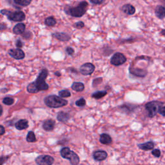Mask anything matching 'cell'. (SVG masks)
Segmentation results:
<instances>
[{
	"label": "cell",
	"instance_id": "cell-41",
	"mask_svg": "<svg viewBox=\"0 0 165 165\" xmlns=\"http://www.w3.org/2000/svg\"><path fill=\"white\" fill-rule=\"evenodd\" d=\"M55 75L57 76H58V77L61 76V74H60V73L59 72H55Z\"/></svg>",
	"mask_w": 165,
	"mask_h": 165
},
{
	"label": "cell",
	"instance_id": "cell-37",
	"mask_svg": "<svg viewBox=\"0 0 165 165\" xmlns=\"http://www.w3.org/2000/svg\"><path fill=\"white\" fill-rule=\"evenodd\" d=\"M7 159H8V157H0V165L4 163Z\"/></svg>",
	"mask_w": 165,
	"mask_h": 165
},
{
	"label": "cell",
	"instance_id": "cell-19",
	"mask_svg": "<svg viewBox=\"0 0 165 165\" xmlns=\"http://www.w3.org/2000/svg\"><path fill=\"white\" fill-rule=\"evenodd\" d=\"M57 119L60 122L66 123L70 119V115L69 113L65 112H60L57 113Z\"/></svg>",
	"mask_w": 165,
	"mask_h": 165
},
{
	"label": "cell",
	"instance_id": "cell-5",
	"mask_svg": "<svg viewBox=\"0 0 165 165\" xmlns=\"http://www.w3.org/2000/svg\"><path fill=\"white\" fill-rule=\"evenodd\" d=\"M61 156L65 159H68L72 165L78 164L79 163V157L76 154V153L72 151L68 147H64L60 151Z\"/></svg>",
	"mask_w": 165,
	"mask_h": 165
},
{
	"label": "cell",
	"instance_id": "cell-40",
	"mask_svg": "<svg viewBox=\"0 0 165 165\" xmlns=\"http://www.w3.org/2000/svg\"><path fill=\"white\" fill-rule=\"evenodd\" d=\"M2 113H3V108H2V107H1V106L0 105V116H1Z\"/></svg>",
	"mask_w": 165,
	"mask_h": 165
},
{
	"label": "cell",
	"instance_id": "cell-27",
	"mask_svg": "<svg viewBox=\"0 0 165 165\" xmlns=\"http://www.w3.org/2000/svg\"><path fill=\"white\" fill-rule=\"evenodd\" d=\"M59 96H60L61 97L65 98V97H71V94L68 90H61L59 92Z\"/></svg>",
	"mask_w": 165,
	"mask_h": 165
},
{
	"label": "cell",
	"instance_id": "cell-4",
	"mask_svg": "<svg viewBox=\"0 0 165 165\" xmlns=\"http://www.w3.org/2000/svg\"><path fill=\"white\" fill-rule=\"evenodd\" d=\"M0 13L3 15L6 16L10 21L15 22H21L25 20V14L21 10L17 11H10L6 9H3L0 11Z\"/></svg>",
	"mask_w": 165,
	"mask_h": 165
},
{
	"label": "cell",
	"instance_id": "cell-10",
	"mask_svg": "<svg viewBox=\"0 0 165 165\" xmlns=\"http://www.w3.org/2000/svg\"><path fill=\"white\" fill-rule=\"evenodd\" d=\"M8 53L11 57L16 59V60H22L25 56L23 51L20 49H10L9 50Z\"/></svg>",
	"mask_w": 165,
	"mask_h": 165
},
{
	"label": "cell",
	"instance_id": "cell-28",
	"mask_svg": "<svg viewBox=\"0 0 165 165\" xmlns=\"http://www.w3.org/2000/svg\"><path fill=\"white\" fill-rule=\"evenodd\" d=\"M14 100L12 97H7L3 99V102L6 105H11L14 103Z\"/></svg>",
	"mask_w": 165,
	"mask_h": 165
},
{
	"label": "cell",
	"instance_id": "cell-33",
	"mask_svg": "<svg viewBox=\"0 0 165 165\" xmlns=\"http://www.w3.org/2000/svg\"><path fill=\"white\" fill-rule=\"evenodd\" d=\"M90 1L92 3H93V4L99 5L103 3L105 1V0H90Z\"/></svg>",
	"mask_w": 165,
	"mask_h": 165
},
{
	"label": "cell",
	"instance_id": "cell-23",
	"mask_svg": "<svg viewBox=\"0 0 165 165\" xmlns=\"http://www.w3.org/2000/svg\"><path fill=\"white\" fill-rule=\"evenodd\" d=\"M32 0H14L15 4L21 7H27L31 4Z\"/></svg>",
	"mask_w": 165,
	"mask_h": 165
},
{
	"label": "cell",
	"instance_id": "cell-16",
	"mask_svg": "<svg viewBox=\"0 0 165 165\" xmlns=\"http://www.w3.org/2000/svg\"><path fill=\"white\" fill-rule=\"evenodd\" d=\"M100 141L101 143L103 145H109L112 143V137L107 134H102L100 135Z\"/></svg>",
	"mask_w": 165,
	"mask_h": 165
},
{
	"label": "cell",
	"instance_id": "cell-20",
	"mask_svg": "<svg viewBox=\"0 0 165 165\" xmlns=\"http://www.w3.org/2000/svg\"><path fill=\"white\" fill-rule=\"evenodd\" d=\"M138 147L141 150H145V151H147V150H151L154 148V143H153L152 141L146 142L142 144H139Z\"/></svg>",
	"mask_w": 165,
	"mask_h": 165
},
{
	"label": "cell",
	"instance_id": "cell-21",
	"mask_svg": "<svg viewBox=\"0 0 165 165\" xmlns=\"http://www.w3.org/2000/svg\"><path fill=\"white\" fill-rule=\"evenodd\" d=\"M72 89L76 92H82L85 89V85L82 83L74 82L72 85Z\"/></svg>",
	"mask_w": 165,
	"mask_h": 165
},
{
	"label": "cell",
	"instance_id": "cell-38",
	"mask_svg": "<svg viewBox=\"0 0 165 165\" xmlns=\"http://www.w3.org/2000/svg\"><path fill=\"white\" fill-rule=\"evenodd\" d=\"M5 133V128L3 127V126L0 125V135H2Z\"/></svg>",
	"mask_w": 165,
	"mask_h": 165
},
{
	"label": "cell",
	"instance_id": "cell-6",
	"mask_svg": "<svg viewBox=\"0 0 165 165\" xmlns=\"http://www.w3.org/2000/svg\"><path fill=\"white\" fill-rule=\"evenodd\" d=\"M163 105V102L159 101H151L145 105V109L148 111L149 117H153L158 112L159 109Z\"/></svg>",
	"mask_w": 165,
	"mask_h": 165
},
{
	"label": "cell",
	"instance_id": "cell-32",
	"mask_svg": "<svg viewBox=\"0 0 165 165\" xmlns=\"http://www.w3.org/2000/svg\"><path fill=\"white\" fill-rule=\"evenodd\" d=\"M66 52H67V53L68 55H70V56H72V55L74 53V50L71 48V47H67V48L66 49Z\"/></svg>",
	"mask_w": 165,
	"mask_h": 165
},
{
	"label": "cell",
	"instance_id": "cell-13",
	"mask_svg": "<svg viewBox=\"0 0 165 165\" xmlns=\"http://www.w3.org/2000/svg\"><path fill=\"white\" fill-rule=\"evenodd\" d=\"M121 10L128 15H132L135 12V7L130 4H126L123 5L121 7Z\"/></svg>",
	"mask_w": 165,
	"mask_h": 165
},
{
	"label": "cell",
	"instance_id": "cell-18",
	"mask_svg": "<svg viewBox=\"0 0 165 165\" xmlns=\"http://www.w3.org/2000/svg\"><path fill=\"white\" fill-rule=\"evenodd\" d=\"M25 25L24 23H17L13 28V32L15 34H21L25 32Z\"/></svg>",
	"mask_w": 165,
	"mask_h": 165
},
{
	"label": "cell",
	"instance_id": "cell-3",
	"mask_svg": "<svg viewBox=\"0 0 165 165\" xmlns=\"http://www.w3.org/2000/svg\"><path fill=\"white\" fill-rule=\"evenodd\" d=\"M88 7V3L85 1L81 2L79 4L75 7H69L65 9L66 13L71 16L76 17H80L85 14Z\"/></svg>",
	"mask_w": 165,
	"mask_h": 165
},
{
	"label": "cell",
	"instance_id": "cell-39",
	"mask_svg": "<svg viewBox=\"0 0 165 165\" xmlns=\"http://www.w3.org/2000/svg\"><path fill=\"white\" fill-rule=\"evenodd\" d=\"M7 28L6 25L3 23H0V31H3Z\"/></svg>",
	"mask_w": 165,
	"mask_h": 165
},
{
	"label": "cell",
	"instance_id": "cell-35",
	"mask_svg": "<svg viewBox=\"0 0 165 165\" xmlns=\"http://www.w3.org/2000/svg\"><path fill=\"white\" fill-rule=\"evenodd\" d=\"M158 112L163 116H165V107H161L158 110Z\"/></svg>",
	"mask_w": 165,
	"mask_h": 165
},
{
	"label": "cell",
	"instance_id": "cell-26",
	"mask_svg": "<svg viewBox=\"0 0 165 165\" xmlns=\"http://www.w3.org/2000/svg\"><path fill=\"white\" fill-rule=\"evenodd\" d=\"M130 73L132 74L135 76H140V77H145V75L142 74V73H145V74H146V72H145L142 70H139V69H130Z\"/></svg>",
	"mask_w": 165,
	"mask_h": 165
},
{
	"label": "cell",
	"instance_id": "cell-1",
	"mask_svg": "<svg viewBox=\"0 0 165 165\" xmlns=\"http://www.w3.org/2000/svg\"><path fill=\"white\" fill-rule=\"evenodd\" d=\"M49 72L47 69L44 68L41 70L39 74L35 81L29 84L27 86V90L29 93L35 94L39 91L47 90L49 89V85L45 82V79L48 76Z\"/></svg>",
	"mask_w": 165,
	"mask_h": 165
},
{
	"label": "cell",
	"instance_id": "cell-14",
	"mask_svg": "<svg viewBox=\"0 0 165 165\" xmlns=\"http://www.w3.org/2000/svg\"><path fill=\"white\" fill-rule=\"evenodd\" d=\"M28 126V121L26 119H21L18 121L15 124V127L16 129L19 130H23L26 129Z\"/></svg>",
	"mask_w": 165,
	"mask_h": 165
},
{
	"label": "cell",
	"instance_id": "cell-22",
	"mask_svg": "<svg viewBox=\"0 0 165 165\" xmlns=\"http://www.w3.org/2000/svg\"><path fill=\"white\" fill-rule=\"evenodd\" d=\"M107 94V92L106 90L97 91L96 92H94L92 95V97L94 99H96V100H100V99L105 96Z\"/></svg>",
	"mask_w": 165,
	"mask_h": 165
},
{
	"label": "cell",
	"instance_id": "cell-9",
	"mask_svg": "<svg viewBox=\"0 0 165 165\" xmlns=\"http://www.w3.org/2000/svg\"><path fill=\"white\" fill-rule=\"evenodd\" d=\"M95 70V67L93 64L87 63L81 66L79 68L80 73L84 76H88L92 74Z\"/></svg>",
	"mask_w": 165,
	"mask_h": 165
},
{
	"label": "cell",
	"instance_id": "cell-42",
	"mask_svg": "<svg viewBox=\"0 0 165 165\" xmlns=\"http://www.w3.org/2000/svg\"><path fill=\"white\" fill-rule=\"evenodd\" d=\"M161 34H162L163 36H165V29H164V30H163V31H161Z\"/></svg>",
	"mask_w": 165,
	"mask_h": 165
},
{
	"label": "cell",
	"instance_id": "cell-2",
	"mask_svg": "<svg viewBox=\"0 0 165 165\" xmlns=\"http://www.w3.org/2000/svg\"><path fill=\"white\" fill-rule=\"evenodd\" d=\"M45 105L50 108H60L64 107L68 104V101L63 97L57 96L56 95H51L45 98L44 100Z\"/></svg>",
	"mask_w": 165,
	"mask_h": 165
},
{
	"label": "cell",
	"instance_id": "cell-8",
	"mask_svg": "<svg viewBox=\"0 0 165 165\" xmlns=\"http://www.w3.org/2000/svg\"><path fill=\"white\" fill-rule=\"evenodd\" d=\"M36 164L39 165H51L54 162L52 157L47 155H41L38 156L35 160Z\"/></svg>",
	"mask_w": 165,
	"mask_h": 165
},
{
	"label": "cell",
	"instance_id": "cell-31",
	"mask_svg": "<svg viewBox=\"0 0 165 165\" xmlns=\"http://www.w3.org/2000/svg\"><path fill=\"white\" fill-rule=\"evenodd\" d=\"M152 154L156 157H159L161 156V151L159 149L153 150L152 152Z\"/></svg>",
	"mask_w": 165,
	"mask_h": 165
},
{
	"label": "cell",
	"instance_id": "cell-17",
	"mask_svg": "<svg viewBox=\"0 0 165 165\" xmlns=\"http://www.w3.org/2000/svg\"><path fill=\"white\" fill-rule=\"evenodd\" d=\"M55 126L54 121L49 119L45 121L43 124V129L46 131H52Z\"/></svg>",
	"mask_w": 165,
	"mask_h": 165
},
{
	"label": "cell",
	"instance_id": "cell-36",
	"mask_svg": "<svg viewBox=\"0 0 165 165\" xmlns=\"http://www.w3.org/2000/svg\"><path fill=\"white\" fill-rule=\"evenodd\" d=\"M23 42H22L20 39H17V41L16 42V45L17 47V48H21L23 47Z\"/></svg>",
	"mask_w": 165,
	"mask_h": 165
},
{
	"label": "cell",
	"instance_id": "cell-34",
	"mask_svg": "<svg viewBox=\"0 0 165 165\" xmlns=\"http://www.w3.org/2000/svg\"><path fill=\"white\" fill-rule=\"evenodd\" d=\"M24 34L23 35V37L25 39H29L31 37V33L30 32H24Z\"/></svg>",
	"mask_w": 165,
	"mask_h": 165
},
{
	"label": "cell",
	"instance_id": "cell-15",
	"mask_svg": "<svg viewBox=\"0 0 165 165\" xmlns=\"http://www.w3.org/2000/svg\"><path fill=\"white\" fill-rule=\"evenodd\" d=\"M156 16L160 20H162L165 17V8L164 7L159 5L156 8L155 10Z\"/></svg>",
	"mask_w": 165,
	"mask_h": 165
},
{
	"label": "cell",
	"instance_id": "cell-25",
	"mask_svg": "<svg viewBox=\"0 0 165 165\" xmlns=\"http://www.w3.org/2000/svg\"><path fill=\"white\" fill-rule=\"evenodd\" d=\"M27 141L29 142H34L36 141V137L34 133L32 131L28 132V133L27 135Z\"/></svg>",
	"mask_w": 165,
	"mask_h": 165
},
{
	"label": "cell",
	"instance_id": "cell-7",
	"mask_svg": "<svg viewBox=\"0 0 165 165\" xmlns=\"http://www.w3.org/2000/svg\"><path fill=\"white\" fill-rule=\"evenodd\" d=\"M126 61V57L121 53L117 52L112 57L110 63L114 66H119L124 64Z\"/></svg>",
	"mask_w": 165,
	"mask_h": 165
},
{
	"label": "cell",
	"instance_id": "cell-12",
	"mask_svg": "<svg viewBox=\"0 0 165 165\" xmlns=\"http://www.w3.org/2000/svg\"><path fill=\"white\" fill-rule=\"evenodd\" d=\"M52 36L61 41H68L71 39V36L63 32L54 33L52 34Z\"/></svg>",
	"mask_w": 165,
	"mask_h": 165
},
{
	"label": "cell",
	"instance_id": "cell-11",
	"mask_svg": "<svg viewBox=\"0 0 165 165\" xmlns=\"http://www.w3.org/2000/svg\"><path fill=\"white\" fill-rule=\"evenodd\" d=\"M108 156L107 153L103 150H98L96 151L93 154L94 159L97 161H102L105 160Z\"/></svg>",
	"mask_w": 165,
	"mask_h": 165
},
{
	"label": "cell",
	"instance_id": "cell-24",
	"mask_svg": "<svg viewBox=\"0 0 165 165\" xmlns=\"http://www.w3.org/2000/svg\"><path fill=\"white\" fill-rule=\"evenodd\" d=\"M45 23L46 25L49 27H53L56 24V20H55L54 17H47L45 20Z\"/></svg>",
	"mask_w": 165,
	"mask_h": 165
},
{
	"label": "cell",
	"instance_id": "cell-29",
	"mask_svg": "<svg viewBox=\"0 0 165 165\" xmlns=\"http://www.w3.org/2000/svg\"><path fill=\"white\" fill-rule=\"evenodd\" d=\"M76 105L79 107H83L86 105V101L85 99L81 98L79 100H78L76 102Z\"/></svg>",
	"mask_w": 165,
	"mask_h": 165
},
{
	"label": "cell",
	"instance_id": "cell-30",
	"mask_svg": "<svg viewBox=\"0 0 165 165\" xmlns=\"http://www.w3.org/2000/svg\"><path fill=\"white\" fill-rule=\"evenodd\" d=\"M74 27H76V28H82L84 27H85V24L83 21H79V22H77L74 25Z\"/></svg>",
	"mask_w": 165,
	"mask_h": 165
},
{
	"label": "cell",
	"instance_id": "cell-43",
	"mask_svg": "<svg viewBox=\"0 0 165 165\" xmlns=\"http://www.w3.org/2000/svg\"><path fill=\"white\" fill-rule=\"evenodd\" d=\"M164 1H165V0H164Z\"/></svg>",
	"mask_w": 165,
	"mask_h": 165
}]
</instances>
